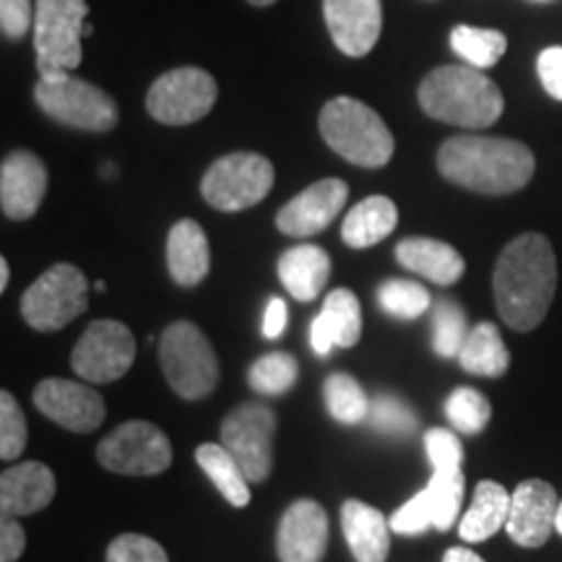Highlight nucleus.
<instances>
[{
    "mask_svg": "<svg viewBox=\"0 0 562 562\" xmlns=\"http://www.w3.org/2000/svg\"><path fill=\"white\" fill-rule=\"evenodd\" d=\"M89 307V281L74 263L47 269L21 297V315L34 331H60Z\"/></svg>",
    "mask_w": 562,
    "mask_h": 562,
    "instance_id": "6e6552de",
    "label": "nucleus"
},
{
    "mask_svg": "<svg viewBox=\"0 0 562 562\" xmlns=\"http://www.w3.org/2000/svg\"><path fill=\"white\" fill-rule=\"evenodd\" d=\"M419 108L440 123L480 131L501 121L505 100L480 68L440 66L419 83Z\"/></svg>",
    "mask_w": 562,
    "mask_h": 562,
    "instance_id": "7ed1b4c3",
    "label": "nucleus"
},
{
    "mask_svg": "<svg viewBox=\"0 0 562 562\" xmlns=\"http://www.w3.org/2000/svg\"><path fill=\"white\" fill-rule=\"evenodd\" d=\"M558 492L544 480H526L513 490L510 495V516L505 531L518 547L537 550L547 544L554 531V518H558Z\"/></svg>",
    "mask_w": 562,
    "mask_h": 562,
    "instance_id": "2eb2a0df",
    "label": "nucleus"
},
{
    "mask_svg": "<svg viewBox=\"0 0 562 562\" xmlns=\"http://www.w3.org/2000/svg\"><path fill=\"white\" fill-rule=\"evenodd\" d=\"M328 277H331V258L318 245H297L281 252L279 279L294 300L313 302L321 297Z\"/></svg>",
    "mask_w": 562,
    "mask_h": 562,
    "instance_id": "393cba45",
    "label": "nucleus"
},
{
    "mask_svg": "<svg viewBox=\"0 0 562 562\" xmlns=\"http://www.w3.org/2000/svg\"><path fill=\"white\" fill-rule=\"evenodd\" d=\"M273 432L277 414L266 404H243L222 422L224 448L240 461L250 482H263L273 467Z\"/></svg>",
    "mask_w": 562,
    "mask_h": 562,
    "instance_id": "ddd939ff",
    "label": "nucleus"
},
{
    "mask_svg": "<svg viewBox=\"0 0 562 562\" xmlns=\"http://www.w3.org/2000/svg\"><path fill=\"white\" fill-rule=\"evenodd\" d=\"M9 279H11V269L5 258H0V292L9 290Z\"/></svg>",
    "mask_w": 562,
    "mask_h": 562,
    "instance_id": "de8ad7c7",
    "label": "nucleus"
},
{
    "mask_svg": "<svg viewBox=\"0 0 562 562\" xmlns=\"http://www.w3.org/2000/svg\"><path fill=\"white\" fill-rule=\"evenodd\" d=\"M323 398H326L328 414L341 425H360L370 414L368 393L347 372H334L326 378Z\"/></svg>",
    "mask_w": 562,
    "mask_h": 562,
    "instance_id": "2f4dec72",
    "label": "nucleus"
},
{
    "mask_svg": "<svg viewBox=\"0 0 562 562\" xmlns=\"http://www.w3.org/2000/svg\"><path fill=\"white\" fill-rule=\"evenodd\" d=\"M349 199L347 182L326 178L313 182L311 188L294 195L290 203L279 209L277 229L290 237H313L331 224L344 211Z\"/></svg>",
    "mask_w": 562,
    "mask_h": 562,
    "instance_id": "dca6fc26",
    "label": "nucleus"
},
{
    "mask_svg": "<svg viewBox=\"0 0 562 562\" xmlns=\"http://www.w3.org/2000/svg\"><path fill=\"white\" fill-rule=\"evenodd\" d=\"M91 32H94V26H91V24H89V21H87V26H83V37H89V34H91Z\"/></svg>",
    "mask_w": 562,
    "mask_h": 562,
    "instance_id": "3c124183",
    "label": "nucleus"
},
{
    "mask_svg": "<svg viewBox=\"0 0 562 562\" xmlns=\"http://www.w3.org/2000/svg\"><path fill=\"white\" fill-rule=\"evenodd\" d=\"M321 136L351 165L364 170L385 167L396 149V140L383 117L370 104L351 97H336L321 110Z\"/></svg>",
    "mask_w": 562,
    "mask_h": 562,
    "instance_id": "20e7f679",
    "label": "nucleus"
},
{
    "mask_svg": "<svg viewBox=\"0 0 562 562\" xmlns=\"http://www.w3.org/2000/svg\"><path fill=\"white\" fill-rule=\"evenodd\" d=\"M328 547V516L321 503L297 501L286 508L277 531L281 562H321Z\"/></svg>",
    "mask_w": 562,
    "mask_h": 562,
    "instance_id": "6ab92c4d",
    "label": "nucleus"
},
{
    "mask_svg": "<svg viewBox=\"0 0 562 562\" xmlns=\"http://www.w3.org/2000/svg\"><path fill=\"white\" fill-rule=\"evenodd\" d=\"M159 362L167 383L186 402L206 398L220 383V360L199 326L178 321L159 339Z\"/></svg>",
    "mask_w": 562,
    "mask_h": 562,
    "instance_id": "39448f33",
    "label": "nucleus"
},
{
    "mask_svg": "<svg viewBox=\"0 0 562 562\" xmlns=\"http://www.w3.org/2000/svg\"><path fill=\"white\" fill-rule=\"evenodd\" d=\"M273 188V165L263 154L232 151L216 159L201 180V195L220 211H245Z\"/></svg>",
    "mask_w": 562,
    "mask_h": 562,
    "instance_id": "1a4fd4ad",
    "label": "nucleus"
},
{
    "mask_svg": "<svg viewBox=\"0 0 562 562\" xmlns=\"http://www.w3.org/2000/svg\"><path fill=\"white\" fill-rule=\"evenodd\" d=\"M510 516V492L501 482L484 480L476 484L472 505L463 513L459 537L469 544L487 542L497 531L505 529Z\"/></svg>",
    "mask_w": 562,
    "mask_h": 562,
    "instance_id": "a878e982",
    "label": "nucleus"
},
{
    "mask_svg": "<svg viewBox=\"0 0 562 562\" xmlns=\"http://www.w3.org/2000/svg\"><path fill=\"white\" fill-rule=\"evenodd\" d=\"M286 302L281 297H271L263 313V336L266 339H279L286 331Z\"/></svg>",
    "mask_w": 562,
    "mask_h": 562,
    "instance_id": "a18cd8bd",
    "label": "nucleus"
},
{
    "mask_svg": "<svg viewBox=\"0 0 562 562\" xmlns=\"http://www.w3.org/2000/svg\"><path fill=\"white\" fill-rule=\"evenodd\" d=\"M195 461L232 508H245L250 503L248 474L243 472L240 461L224 448V442H203L195 451Z\"/></svg>",
    "mask_w": 562,
    "mask_h": 562,
    "instance_id": "cd10ccee",
    "label": "nucleus"
},
{
    "mask_svg": "<svg viewBox=\"0 0 562 562\" xmlns=\"http://www.w3.org/2000/svg\"><path fill=\"white\" fill-rule=\"evenodd\" d=\"M362 336V307L351 290H331L323 300V311L311 326V347L318 357H328L334 347H355Z\"/></svg>",
    "mask_w": 562,
    "mask_h": 562,
    "instance_id": "aec40b11",
    "label": "nucleus"
},
{
    "mask_svg": "<svg viewBox=\"0 0 562 562\" xmlns=\"http://www.w3.org/2000/svg\"><path fill=\"white\" fill-rule=\"evenodd\" d=\"M378 305L391 318L417 321L432 307V294L412 279H389L378 286Z\"/></svg>",
    "mask_w": 562,
    "mask_h": 562,
    "instance_id": "72a5a7b5",
    "label": "nucleus"
},
{
    "mask_svg": "<svg viewBox=\"0 0 562 562\" xmlns=\"http://www.w3.org/2000/svg\"><path fill=\"white\" fill-rule=\"evenodd\" d=\"M87 0H34V53L40 76L74 74L83 58Z\"/></svg>",
    "mask_w": 562,
    "mask_h": 562,
    "instance_id": "423d86ee",
    "label": "nucleus"
},
{
    "mask_svg": "<svg viewBox=\"0 0 562 562\" xmlns=\"http://www.w3.org/2000/svg\"><path fill=\"white\" fill-rule=\"evenodd\" d=\"M368 419L378 432L396 435V438L412 435L417 430V414L412 412L409 404H404L398 396H391V393H381V396L370 404Z\"/></svg>",
    "mask_w": 562,
    "mask_h": 562,
    "instance_id": "4c0bfd02",
    "label": "nucleus"
},
{
    "mask_svg": "<svg viewBox=\"0 0 562 562\" xmlns=\"http://www.w3.org/2000/svg\"><path fill=\"white\" fill-rule=\"evenodd\" d=\"M432 508V529L448 531L459 521L463 505V472L461 463H438L432 467V480L425 487Z\"/></svg>",
    "mask_w": 562,
    "mask_h": 562,
    "instance_id": "c756f323",
    "label": "nucleus"
},
{
    "mask_svg": "<svg viewBox=\"0 0 562 562\" xmlns=\"http://www.w3.org/2000/svg\"><path fill=\"white\" fill-rule=\"evenodd\" d=\"M425 451H427V459H430L432 467H438V463H461L463 461L461 440L456 438V432L442 430V427H432V430L425 435Z\"/></svg>",
    "mask_w": 562,
    "mask_h": 562,
    "instance_id": "79ce46f5",
    "label": "nucleus"
},
{
    "mask_svg": "<svg viewBox=\"0 0 562 562\" xmlns=\"http://www.w3.org/2000/svg\"><path fill=\"white\" fill-rule=\"evenodd\" d=\"M55 474L42 461L9 467L0 476V510L3 516H32L53 503Z\"/></svg>",
    "mask_w": 562,
    "mask_h": 562,
    "instance_id": "412c9836",
    "label": "nucleus"
},
{
    "mask_svg": "<svg viewBox=\"0 0 562 562\" xmlns=\"http://www.w3.org/2000/svg\"><path fill=\"white\" fill-rule=\"evenodd\" d=\"M341 529L357 562H385L391 552V521L372 505L347 501L341 505Z\"/></svg>",
    "mask_w": 562,
    "mask_h": 562,
    "instance_id": "4be33fe9",
    "label": "nucleus"
},
{
    "mask_svg": "<svg viewBox=\"0 0 562 562\" xmlns=\"http://www.w3.org/2000/svg\"><path fill=\"white\" fill-rule=\"evenodd\" d=\"M30 427L16 398L9 391L0 393V459L13 461L24 453Z\"/></svg>",
    "mask_w": 562,
    "mask_h": 562,
    "instance_id": "e433bc0d",
    "label": "nucleus"
},
{
    "mask_svg": "<svg viewBox=\"0 0 562 562\" xmlns=\"http://www.w3.org/2000/svg\"><path fill=\"white\" fill-rule=\"evenodd\" d=\"M442 562H484L480 554L469 550V547H451L446 554H442Z\"/></svg>",
    "mask_w": 562,
    "mask_h": 562,
    "instance_id": "49530a36",
    "label": "nucleus"
},
{
    "mask_svg": "<svg viewBox=\"0 0 562 562\" xmlns=\"http://www.w3.org/2000/svg\"><path fill=\"white\" fill-rule=\"evenodd\" d=\"M459 362L469 375L501 378L510 364V351L505 347L501 328L487 321L476 323L467 336V344H463Z\"/></svg>",
    "mask_w": 562,
    "mask_h": 562,
    "instance_id": "c85d7f7f",
    "label": "nucleus"
},
{
    "mask_svg": "<svg viewBox=\"0 0 562 562\" xmlns=\"http://www.w3.org/2000/svg\"><path fill=\"white\" fill-rule=\"evenodd\" d=\"M34 406L70 432H94L104 422V398L87 383L45 378L34 389Z\"/></svg>",
    "mask_w": 562,
    "mask_h": 562,
    "instance_id": "4468645a",
    "label": "nucleus"
},
{
    "mask_svg": "<svg viewBox=\"0 0 562 562\" xmlns=\"http://www.w3.org/2000/svg\"><path fill=\"white\" fill-rule=\"evenodd\" d=\"M537 76L552 100L562 102V47H544L537 58Z\"/></svg>",
    "mask_w": 562,
    "mask_h": 562,
    "instance_id": "37998d69",
    "label": "nucleus"
},
{
    "mask_svg": "<svg viewBox=\"0 0 562 562\" xmlns=\"http://www.w3.org/2000/svg\"><path fill=\"white\" fill-rule=\"evenodd\" d=\"M0 30L5 40H24L34 30L32 0H0Z\"/></svg>",
    "mask_w": 562,
    "mask_h": 562,
    "instance_id": "a19ab883",
    "label": "nucleus"
},
{
    "mask_svg": "<svg viewBox=\"0 0 562 562\" xmlns=\"http://www.w3.org/2000/svg\"><path fill=\"white\" fill-rule=\"evenodd\" d=\"M389 521L391 531L402 533V537H419V533L432 529V508L427 492L419 490L412 501H406L402 508L393 513Z\"/></svg>",
    "mask_w": 562,
    "mask_h": 562,
    "instance_id": "ea45409f",
    "label": "nucleus"
},
{
    "mask_svg": "<svg viewBox=\"0 0 562 562\" xmlns=\"http://www.w3.org/2000/svg\"><path fill=\"white\" fill-rule=\"evenodd\" d=\"M539 3H547V0H539Z\"/></svg>",
    "mask_w": 562,
    "mask_h": 562,
    "instance_id": "603ef678",
    "label": "nucleus"
},
{
    "mask_svg": "<svg viewBox=\"0 0 562 562\" xmlns=\"http://www.w3.org/2000/svg\"><path fill=\"white\" fill-rule=\"evenodd\" d=\"M554 531H558L560 537H562V501H560V505H558V518H554Z\"/></svg>",
    "mask_w": 562,
    "mask_h": 562,
    "instance_id": "8fccbe9b",
    "label": "nucleus"
},
{
    "mask_svg": "<svg viewBox=\"0 0 562 562\" xmlns=\"http://www.w3.org/2000/svg\"><path fill=\"white\" fill-rule=\"evenodd\" d=\"M108 562H170L165 547L144 533H123L108 547Z\"/></svg>",
    "mask_w": 562,
    "mask_h": 562,
    "instance_id": "58836bf2",
    "label": "nucleus"
},
{
    "mask_svg": "<svg viewBox=\"0 0 562 562\" xmlns=\"http://www.w3.org/2000/svg\"><path fill=\"white\" fill-rule=\"evenodd\" d=\"M47 193V167L37 154L11 151L0 165V206L9 220L24 222L37 214Z\"/></svg>",
    "mask_w": 562,
    "mask_h": 562,
    "instance_id": "a211bd4d",
    "label": "nucleus"
},
{
    "mask_svg": "<svg viewBox=\"0 0 562 562\" xmlns=\"http://www.w3.org/2000/svg\"><path fill=\"white\" fill-rule=\"evenodd\" d=\"M300 362L294 360L290 351H269V355L258 357L248 370L250 389L261 396H281L297 383Z\"/></svg>",
    "mask_w": 562,
    "mask_h": 562,
    "instance_id": "473e14b6",
    "label": "nucleus"
},
{
    "mask_svg": "<svg viewBox=\"0 0 562 562\" xmlns=\"http://www.w3.org/2000/svg\"><path fill=\"white\" fill-rule=\"evenodd\" d=\"M220 87L209 70L195 66L172 68L151 83L146 110L161 125L199 123L214 110Z\"/></svg>",
    "mask_w": 562,
    "mask_h": 562,
    "instance_id": "9d476101",
    "label": "nucleus"
},
{
    "mask_svg": "<svg viewBox=\"0 0 562 562\" xmlns=\"http://www.w3.org/2000/svg\"><path fill=\"white\" fill-rule=\"evenodd\" d=\"M451 50L469 66L484 70L501 63L505 50H508V37L497 30L459 24L451 32Z\"/></svg>",
    "mask_w": 562,
    "mask_h": 562,
    "instance_id": "7c9ffc66",
    "label": "nucleus"
},
{
    "mask_svg": "<svg viewBox=\"0 0 562 562\" xmlns=\"http://www.w3.org/2000/svg\"><path fill=\"white\" fill-rule=\"evenodd\" d=\"M26 547V533L16 516H3L0 524V562H16Z\"/></svg>",
    "mask_w": 562,
    "mask_h": 562,
    "instance_id": "c03bdc74",
    "label": "nucleus"
},
{
    "mask_svg": "<svg viewBox=\"0 0 562 562\" xmlns=\"http://www.w3.org/2000/svg\"><path fill=\"white\" fill-rule=\"evenodd\" d=\"M446 417L461 435H480L492 419V406L487 396L469 385L456 389L446 402Z\"/></svg>",
    "mask_w": 562,
    "mask_h": 562,
    "instance_id": "c9c22d12",
    "label": "nucleus"
},
{
    "mask_svg": "<svg viewBox=\"0 0 562 562\" xmlns=\"http://www.w3.org/2000/svg\"><path fill=\"white\" fill-rule=\"evenodd\" d=\"M250 5H256V9H269V5L277 3V0H248Z\"/></svg>",
    "mask_w": 562,
    "mask_h": 562,
    "instance_id": "09e8293b",
    "label": "nucleus"
},
{
    "mask_svg": "<svg viewBox=\"0 0 562 562\" xmlns=\"http://www.w3.org/2000/svg\"><path fill=\"white\" fill-rule=\"evenodd\" d=\"M492 286L497 313L513 331H533L558 292V258L550 240L539 232H526L505 245Z\"/></svg>",
    "mask_w": 562,
    "mask_h": 562,
    "instance_id": "f257e3e1",
    "label": "nucleus"
},
{
    "mask_svg": "<svg viewBox=\"0 0 562 562\" xmlns=\"http://www.w3.org/2000/svg\"><path fill=\"white\" fill-rule=\"evenodd\" d=\"M438 170L446 180L484 195L521 191L533 178L537 159L529 146L513 138L453 136L438 149Z\"/></svg>",
    "mask_w": 562,
    "mask_h": 562,
    "instance_id": "f03ea898",
    "label": "nucleus"
},
{
    "mask_svg": "<svg viewBox=\"0 0 562 562\" xmlns=\"http://www.w3.org/2000/svg\"><path fill=\"white\" fill-rule=\"evenodd\" d=\"M167 269L180 286H195L211 269L209 237L199 222L180 220L167 237Z\"/></svg>",
    "mask_w": 562,
    "mask_h": 562,
    "instance_id": "b1692460",
    "label": "nucleus"
},
{
    "mask_svg": "<svg viewBox=\"0 0 562 562\" xmlns=\"http://www.w3.org/2000/svg\"><path fill=\"white\" fill-rule=\"evenodd\" d=\"M34 102L55 123L76 131L108 133L121 117L108 91L76 79L74 74L40 76V81L34 83Z\"/></svg>",
    "mask_w": 562,
    "mask_h": 562,
    "instance_id": "0eeeda50",
    "label": "nucleus"
},
{
    "mask_svg": "<svg viewBox=\"0 0 562 562\" xmlns=\"http://www.w3.org/2000/svg\"><path fill=\"white\" fill-rule=\"evenodd\" d=\"M136 360V339L117 321H94L70 351V368L83 381L112 383L123 378Z\"/></svg>",
    "mask_w": 562,
    "mask_h": 562,
    "instance_id": "f8f14e48",
    "label": "nucleus"
},
{
    "mask_svg": "<svg viewBox=\"0 0 562 562\" xmlns=\"http://www.w3.org/2000/svg\"><path fill=\"white\" fill-rule=\"evenodd\" d=\"M323 16L334 45L349 58H364L381 40V0H323Z\"/></svg>",
    "mask_w": 562,
    "mask_h": 562,
    "instance_id": "f3484780",
    "label": "nucleus"
},
{
    "mask_svg": "<svg viewBox=\"0 0 562 562\" xmlns=\"http://www.w3.org/2000/svg\"><path fill=\"white\" fill-rule=\"evenodd\" d=\"M396 261L406 271L435 281L440 286H451L463 277L467 261L453 245L432 240V237H406L396 245Z\"/></svg>",
    "mask_w": 562,
    "mask_h": 562,
    "instance_id": "5701e85b",
    "label": "nucleus"
},
{
    "mask_svg": "<svg viewBox=\"0 0 562 562\" xmlns=\"http://www.w3.org/2000/svg\"><path fill=\"white\" fill-rule=\"evenodd\" d=\"M97 459L108 472L125 476H154L170 469L172 442L151 422L131 419L100 440Z\"/></svg>",
    "mask_w": 562,
    "mask_h": 562,
    "instance_id": "9b49d317",
    "label": "nucleus"
},
{
    "mask_svg": "<svg viewBox=\"0 0 562 562\" xmlns=\"http://www.w3.org/2000/svg\"><path fill=\"white\" fill-rule=\"evenodd\" d=\"M469 326L467 313L461 311L459 302L440 300L432 311V351L446 360H459L463 344H467Z\"/></svg>",
    "mask_w": 562,
    "mask_h": 562,
    "instance_id": "f704fd0d",
    "label": "nucleus"
},
{
    "mask_svg": "<svg viewBox=\"0 0 562 562\" xmlns=\"http://www.w3.org/2000/svg\"><path fill=\"white\" fill-rule=\"evenodd\" d=\"M398 209L385 195H370L349 209L341 224V240L355 250H364L378 245L396 229Z\"/></svg>",
    "mask_w": 562,
    "mask_h": 562,
    "instance_id": "bb28decb",
    "label": "nucleus"
}]
</instances>
